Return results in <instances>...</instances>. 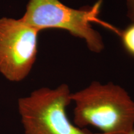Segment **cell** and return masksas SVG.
<instances>
[{"mask_svg":"<svg viewBox=\"0 0 134 134\" xmlns=\"http://www.w3.org/2000/svg\"><path fill=\"white\" fill-rule=\"evenodd\" d=\"M71 99L77 127L91 125L100 130L98 134H130L134 129V100L119 85L93 81L71 93Z\"/></svg>","mask_w":134,"mask_h":134,"instance_id":"obj_1","label":"cell"},{"mask_svg":"<svg viewBox=\"0 0 134 134\" xmlns=\"http://www.w3.org/2000/svg\"><path fill=\"white\" fill-rule=\"evenodd\" d=\"M103 0L91 6L78 9L63 4L59 0H29L21 19L38 31L57 29L68 31L72 36L81 38L89 49L100 53L104 48L102 36L91 25L96 23L115 32L120 31L99 18Z\"/></svg>","mask_w":134,"mask_h":134,"instance_id":"obj_2","label":"cell"},{"mask_svg":"<svg viewBox=\"0 0 134 134\" xmlns=\"http://www.w3.org/2000/svg\"><path fill=\"white\" fill-rule=\"evenodd\" d=\"M66 84L56 88L43 87L18 99L24 134H98L70 121L66 108L71 103Z\"/></svg>","mask_w":134,"mask_h":134,"instance_id":"obj_3","label":"cell"},{"mask_svg":"<svg viewBox=\"0 0 134 134\" xmlns=\"http://www.w3.org/2000/svg\"><path fill=\"white\" fill-rule=\"evenodd\" d=\"M39 31L21 18H0V73L19 82L31 72L37 55Z\"/></svg>","mask_w":134,"mask_h":134,"instance_id":"obj_4","label":"cell"},{"mask_svg":"<svg viewBox=\"0 0 134 134\" xmlns=\"http://www.w3.org/2000/svg\"><path fill=\"white\" fill-rule=\"evenodd\" d=\"M119 36L125 51L134 57V22H132L125 29L120 31Z\"/></svg>","mask_w":134,"mask_h":134,"instance_id":"obj_5","label":"cell"},{"mask_svg":"<svg viewBox=\"0 0 134 134\" xmlns=\"http://www.w3.org/2000/svg\"><path fill=\"white\" fill-rule=\"evenodd\" d=\"M127 16L132 22H134V0H127Z\"/></svg>","mask_w":134,"mask_h":134,"instance_id":"obj_6","label":"cell"},{"mask_svg":"<svg viewBox=\"0 0 134 134\" xmlns=\"http://www.w3.org/2000/svg\"><path fill=\"white\" fill-rule=\"evenodd\" d=\"M130 134H134V129L133 130V131L131 132V133H130Z\"/></svg>","mask_w":134,"mask_h":134,"instance_id":"obj_7","label":"cell"}]
</instances>
